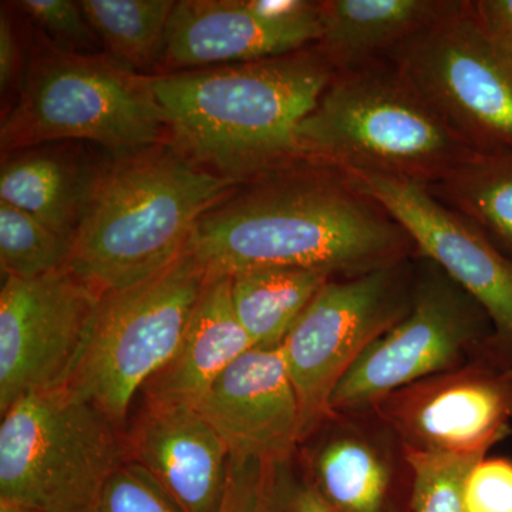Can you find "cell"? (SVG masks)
Returning a JSON list of instances; mask_svg holds the SVG:
<instances>
[{"label":"cell","mask_w":512,"mask_h":512,"mask_svg":"<svg viewBox=\"0 0 512 512\" xmlns=\"http://www.w3.org/2000/svg\"><path fill=\"white\" fill-rule=\"evenodd\" d=\"M208 211L188 249L210 276L291 268L353 278L419 256L409 232L338 168L286 165Z\"/></svg>","instance_id":"obj_1"},{"label":"cell","mask_w":512,"mask_h":512,"mask_svg":"<svg viewBox=\"0 0 512 512\" xmlns=\"http://www.w3.org/2000/svg\"><path fill=\"white\" fill-rule=\"evenodd\" d=\"M335 73L313 45L148 79L174 146L212 173L244 184L301 161L296 128Z\"/></svg>","instance_id":"obj_2"},{"label":"cell","mask_w":512,"mask_h":512,"mask_svg":"<svg viewBox=\"0 0 512 512\" xmlns=\"http://www.w3.org/2000/svg\"><path fill=\"white\" fill-rule=\"evenodd\" d=\"M238 185L174 144L123 154L94 175L64 268L99 295L140 284L187 251L198 221Z\"/></svg>","instance_id":"obj_3"},{"label":"cell","mask_w":512,"mask_h":512,"mask_svg":"<svg viewBox=\"0 0 512 512\" xmlns=\"http://www.w3.org/2000/svg\"><path fill=\"white\" fill-rule=\"evenodd\" d=\"M295 146L306 163L426 187L476 154L389 59L336 72Z\"/></svg>","instance_id":"obj_4"},{"label":"cell","mask_w":512,"mask_h":512,"mask_svg":"<svg viewBox=\"0 0 512 512\" xmlns=\"http://www.w3.org/2000/svg\"><path fill=\"white\" fill-rule=\"evenodd\" d=\"M167 116L148 76L106 57L39 47L0 127L3 153L86 140L123 154L163 143Z\"/></svg>","instance_id":"obj_5"},{"label":"cell","mask_w":512,"mask_h":512,"mask_svg":"<svg viewBox=\"0 0 512 512\" xmlns=\"http://www.w3.org/2000/svg\"><path fill=\"white\" fill-rule=\"evenodd\" d=\"M126 460L120 427L69 386L29 394L2 413V500L40 512H94Z\"/></svg>","instance_id":"obj_6"},{"label":"cell","mask_w":512,"mask_h":512,"mask_svg":"<svg viewBox=\"0 0 512 512\" xmlns=\"http://www.w3.org/2000/svg\"><path fill=\"white\" fill-rule=\"evenodd\" d=\"M208 278L187 249L146 281L101 295L86 348L66 386L121 429L134 396L180 345Z\"/></svg>","instance_id":"obj_7"},{"label":"cell","mask_w":512,"mask_h":512,"mask_svg":"<svg viewBox=\"0 0 512 512\" xmlns=\"http://www.w3.org/2000/svg\"><path fill=\"white\" fill-rule=\"evenodd\" d=\"M416 259L332 279L289 330L281 349L301 406L303 440L332 413L330 397L350 367L409 312Z\"/></svg>","instance_id":"obj_8"},{"label":"cell","mask_w":512,"mask_h":512,"mask_svg":"<svg viewBox=\"0 0 512 512\" xmlns=\"http://www.w3.org/2000/svg\"><path fill=\"white\" fill-rule=\"evenodd\" d=\"M491 336L484 309L419 255L409 312L350 367L330 397V412L375 407L403 387L458 369L474 350L483 357Z\"/></svg>","instance_id":"obj_9"},{"label":"cell","mask_w":512,"mask_h":512,"mask_svg":"<svg viewBox=\"0 0 512 512\" xmlns=\"http://www.w3.org/2000/svg\"><path fill=\"white\" fill-rule=\"evenodd\" d=\"M476 154L512 153V56L463 5L387 57Z\"/></svg>","instance_id":"obj_10"},{"label":"cell","mask_w":512,"mask_h":512,"mask_svg":"<svg viewBox=\"0 0 512 512\" xmlns=\"http://www.w3.org/2000/svg\"><path fill=\"white\" fill-rule=\"evenodd\" d=\"M343 173L400 222L420 256L439 266L484 309L493 336L483 359L512 370V256L474 222L437 200L426 185L365 171Z\"/></svg>","instance_id":"obj_11"},{"label":"cell","mask_w":512,"mask_h":512,"mask_svg":"<svg viewBox=\"0 0 512 512\" xmlns=\"http://www.w3.org/2000/svg\"><path fill=\"white\" fill-rule=\"evenodd\" d=\"M100 296L64 266L35 279L3 278L0 412L29 394L69 383Z\"/></svg>","instance_id":"obj_12"},{"label":"cell","mask_w":512,"mask_h":512,"mask_svg":"<svg viewBox=\"0 0 512 512\" xmlns=\"http://www.w3.org/2000/svg\"><path fill=\"white\" fill-rule=\"evenodd\" d=\"M375 409L404 448L487 454L510 434L512 370L478 359L403 387Z\"/></svg>","instance_id":"obj_13"},{"label":"cell","mask_w":512,"mask_h":512,"mask_svg":"<svg viewBox=\"0 0 512 512\" xmlns=\"http://www.w3.org/2000/svg\"><path fill=\"white\" fill-rule=\"evenodd\" d=\"M320 30V2L311 0H183L160 57L180 72L252 62L316 45Z\"/></svg>","instance_id":"obj_14"},{"label":"cell","mask_w":512,"mask_h":512,"mask_svg":"<svg viewBox=\"0 0 512 512\" xmlns=\"http://www.w3.org/2000/svg\"><path fill=\"white\" fill-rule=\"evenodd\" d=\"M195 407L224 440L229 460L281 466L303 440L301 406L281 346L248 350Z\"/></svg>","instance_id":"obj_15"},{"label":"cell","mask_w":512,"mask_h":512,"mask_svg":"<svg viewBox=\"0 0 512 512\" xmlns=\"http://www.w3.org/2000/svg\"><path fill=\"white\" fill-rule=\"evenodd\" d=\"M127 458L150 474L183 512H220L229 453L197 407L146 404L126 437Z\"/></svg>","instance_id":"obj_16"},{"label":"cell","mask_w":512,"mask_h":512,"mask_svg":"<svg viewBox=\"0 0 512 512\" xmlns=\"http://www.w3.org/2000/svg\"><path fill=\"white\" fill-rule=\"evenodd\" d=\"M252 348L232 305L231 278L210 276L173 357L144 387L146 404L195 406Z\"/></svg>","instance_id":"obj_17"},{"label":"cell","mask_w":512,"mask_h":512,"mask_svg":"<svg viewBox=\"0 0 512 512\" xmlns=\"http://www.w3.org/2000/svg\"><path fill=\"white\" fill-rule=\"evenodd\" d=\"M463 0H322L316 49L336 72L387 59Z\"/></svg>","instance_id":"obj_18"},{"label":"cell","mask_w":512,"mask_h":512,"mask_svg":"<svg viewBox=\"0 0 512 512\" xmlns=\"http://www.w3.org/2000/svg\"><path fill=\"white\" fill-rule=\"evenodd\" d=\"M93 180L57 154H23L2 165L0 202L25 212L72 245Z\"/></svg>","instance_id":"obj_19"},{"label":"cell","mask_w":512,"mask_h":512,"mask_svg":"<svg viewBox=\"0 0 512 512\" xmlns=\"http://www.w3.org/2000/svg\"><path fill=\"white\" fill-rule=\"evenodd\" d=\"M231 298L254 348H279L302 312L335 276L315 269L272 268L239 272Z\"/></svg>","instance_id":"obj_20"},{"label":"cell","mask_w":512,"mask_h":512,"mask_svg":"<svg viewBox=\"0 0 512 512\" xmlns=\"http://www.w3.org/2000/svg\"><path fill=\"white\" fill-rule=\"evenodd\" d=\"M427 190L512 256V153L473 154Z\"/></svg>","instance_id":"obj_21"},{"label":"cell","mask_w":512,"mask_h":512,"mask_svg":"<svg viewBox=\"0 0 512 512\" xmlns=\"http://www.w3.org/2000/svg\"><path fill=\"white\" fill-rule=\"evenodd\" d=\"M111 59L127 69H146L163 50L177 2L173 0H83L79 2Z\"/></svg>","instance_id":"obj_22"},{"label":"cell","mask_w":512,"mask_h":512,"mask_svg":"<svg viewBox=\"0 0 512 512\" xmlns=\"http://www.w3.org/2000/svg\"><path fill=\"white\" fill-rule=\"evenodd\" d=\"M315 484L339 512H382L390 471L376 448L356 437H338L316 456Z\"/></svg>","instance_id":"obj_23"},{"label":"cell","mask_w":512,"mask_h":512,"mask_svg":"<svg viewBox=\"0 0 512 512\" xmlns=\"http://www.w3.org/2000/svg\"><path fill=\"white\" fill-rule=\"evenodd\" d=\"M70 242L35 218L0 202V266L3 278L35 279L62 269Z\"/></svg>","instance_id":"obj_24"},{"label":"cell","mask_w":512,"mask_h":512,"mask_svg":"<svg viewBox=\"0 0 512 512\" xmlns=\"http://www.w3.org/2000/svg\"><path fill=\"white\" fill-rule=\"evenodd\" d=\"M485 457L404 448L412 470V512H466L468 477Z\"/></svg>","instance_id":"obj_25"},{"label":"cell","mask_w":512,"mask_h":512,"mask_svg":"<svg viewBox=\"0 0 512 512\" xmlns=\"http://www.w3.org/2000/svg\"><path fill=\"white\" fill-rule=\"evenodd\" d=\"M94 512H183L143 467L127 460L107 481Z\"/></svg>","instance_id":"obj_26"},{"label":"cell","mask_w":512,"mask_h":512,"mask_svg":"<svg viewBox=\"0 0 512 512\" xmlns=\"http://www.w3.org/2000/svg\"><path fill=\"white\" fill-rule=\"evenodd\" d=\"M466 512H512V460L483 458L466 485Z\"/></svg>","instance_id":"obj_27"},{"label":"cell","mask_w":512,"mask_h":512,"mask_svg":"<svg viewBox=\"0 0 512 512\" xmlns=\"http://www.w3.org/2000/svg\"><path fill=\"white\" fill-rule=\"evenodd\" d=\"M19 8L57 39L72 45L93 47L97 35L87 22L82 6L72 0H23Z\"/></svg>","instance_id":"obj_28"},{"label":"cell","mask_w":512,"mask_h":512,"mask_svg":"<svg viewBox=\"0 0 512 512\" xmlns=\"http://www.w3.org/2000/svg\"><path fill=\"white\" fill-rule=\"evenodd\" d=\"M286 464L266 468L264 512H339L315 484L293 477Z\"/></svg>","instance_id":"obj_29"},{"label":"cell","mask_w":512,"mask_h":512,"mask_svg":"<svg viewBox=\"0 0 512 512\" xmlns=\"http://www.w3.org/2000/svg\"><path fill=\"white\" fill-rule=\"evenodd\" d=\"M265 480L261 464L229 460L220 512H264Z\"/></svg>","instance_id":"obj_30"},{"label":"cell","mask_w":512,"mask_h":512,"mask_svg":"<svg viewBox=\"0 0 512 512\" xmlns=\"http://www.w3.org/2000/svg\"><path fill=\"white\" fill-rule=\"evenodd\" d=\"M468 9L485 36L512 56V0H468Z\"/></svg>","instance_id":"obj_31"},{"label":"cell","mask_w":512,"mask_h":512,"mask_svg":"<svg viewBox=\"0 0 512 512\" xmlns=\"http://www.w3.org/2000/svg\"><path fill=\"white\" fill-rule=\"evenodd\" d=\"M18 42L9 16L0 15V87L8 89L18 64Z\"/></svg>","instance_id":"obj_32"},{"label":"cell","mask_w":512,"mask_h":512,"mask_svg":"<svg viewBox=\"0 0 512 512\" xmlns=\"http://www.w3.org/2000/svg\"><path fill=\"white\" fill-rule=\"evenodd\" d=\"M0 512H40L33 510V508L26 507V505L13 503V501L2 500L0 498Z\"/></svg>","instance_id":"obj_33"}]
</instances>
